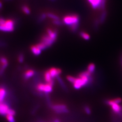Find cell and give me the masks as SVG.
<instances>
[{
    "instance_id": "9",
    "label": "cell",
    "mask_w": 122,
    "mask_h": 122,
    "mask_svg": "<svg viewBox=\"0 0 122 122\" xmlns=\"http://www.w3.org/2000/svg\"><path fill=\"white\" fill-rule=\"evenodd\" d=\"M35 74V72L34 70L29 69L25 72L24 75V78L25 80H28L32 77Z\"/></svg>"
},
{
    "instance_id": "22",
    "label": "cell",
    "mask_w": 122,
    "mask_h": 122,
    "mask_svg": "<svg viewBox=\"0 0 122 122\" xmlns=\"http://www.w3.org/2000/svg\"><path fill=\"white\" fill-rule=\"evenodd\" d=\"M18 61L20 63H23L24 61V56L23 54H20L18 57Z\"/></svg>"
},
{
    "instance_id": "3",
    "label": "cell",
    "mask_w": 122,
    "mask_h": 122,
    "mask_svg": "<svg viewBox=\"0 0 122 122\" xmlns=\"http://www.w3.org/2000/svg\"><path fill=\"white\" fill-rule=\"evenodd\" d=\"M51 108L57 113H67L69 112L67 106L63 104H58L52 105Z\"/></svg>"
},
{
    "instance_id": "19",
    "label": "cell",
    "mask_w": 122,
    "mask_h": 122,
    "mask_svg": "<svg viewBox=\"0 0 122 122\" xmlns=\"http://www.w3.org/2000/svg\"><path fill=\"white\" fill-rule=\"evenodd\" d=\"M76 78L75 77H73L72 76H68L67 77V80L69 82H70L71 83H73L75 82L76 80Z\"/></svg>"
},
{
    "instance_id": "21",
    "label": "cell",
    "mask_w": 122,
    "mask_h": 122,
    "mask_svg": "<svg viewBox=\"0 0 122 122\" xmlns=\"http://www.w3.org/2000/svg\"><path fill=\"white\" fill-rule=\"evenodd\" d=\"M15 114H16V112H15V110L14 109H12V108H10L7 111L6 115H10L15 116Z\"/></svg>"
},
{
    "instance_id": "24",
    "label": "cell",
    "mask_w": 122,
    "mask_h": 122,
    "mask_svg": "<svg viewBox=\"0 0 122 122\" xmlns=\"http://www.w3.org/2000/svg\"><path fill=\"white\" fill-rule=\"evenodd\" d=\"M113 100L114 102L116 104H118L122 102V99L119 98H117L114 99Z\"/></svg>"
},
{
    "instance_id": "4",
    "label": "cell",
    "mask_w": 122,
    "mask_h": 122,
    "mask_svg": "<svg viewBox=\"0 0 122 122\" xmlns=\"http://www.w3.org/2000/svg\"><path fill=\"white\" fill-rule=\"evenodd\" d=\"M41 42L44 43L48 48L54 44L55 41L47 34L43 35L41 38Z\"/></svg>"
},
{
    "instance_id": "10",
    "label": "cell",
    "mask_w": 122,
    "mask_h": 122,
    "mask_svg": "<svg viewBox=\"0 0 122 122\" xmlns=\"http://www.w3.org/2000/svg\"><path fill=\"white\" fill-rule=\"evenodd\" d=\"M30 50L32 53L35 56H39L41 53V50L36 45H32L30 47Z\"/></svg>"
},
{
    "instance_id": "27",
    "label": "cell",
    "mask_w": 122,
    "mask_h": 122,
    "mask_svg": "<svg viewBox=\"0 0 122 122\" xmlns=\"http://www.w3.org/2000/svg\"><path fill=\"white\" fill-rule=\"evenodd\" d=\"M53 122H60V121L58 119H55L54 120Z\"/></svg>"
},
{
    "instance_id": "2",
    "label": "cell",
    "mask_w": 122,
    "mask_h": 122,
    "mask_svg": "<svg viewBox=\"0 0 122 122\" xmlns=\"http://www.w3.org/2000/svg\"><path fill=\"white\" fill-rule=\"evenodd\" d=\"M15 28V22L12 20H6L5 24L0 25V31L5 32L13 31Z\"/></svg>"
},
{
    "instance_id": "18",
    "label": "cell",
    "mask_w": 122,
    "mask_h": 122,
    "mask_svg": "<svg viewBox=\"0 0 122 122\" xmlns=\"http://www.w3.org/2000/svg\"><path fill=\"white\" fill-rule=\"evenodd\" d=\"M14 116L10 115H6V118L8 122H16Z\"/></svg>"
},
{
    "instance_id": "11",
    "label": "cell",
    "mask_w": 122,
    "mask_h": 122,
    "mask_svg": "<svg viewBox=\"0 0 122 122\" xmlns=\"http://www.w3.org/2000/svg\"><path fill=\"white\" fill-rule=\"evenodd\" d=\"M6 95V91L5 88L0 87V103L3 102Z\"/></svg>"
},
{
    "instance_id": "26",
    "label": "cell",
    "mask_w": 122,
    "mask_h": 122,
    "mask_svg": "<svg viewBox=\"0 0 122 122\" xmlns=\"http://www.w3.org/2000/svg\"><path fill=\"white\" fill-rule=\"evenodd\" d=\"M6 21V20L3 18L0 17V25L4 24Z\"/></svg>"
},
{
    "instance_id": "28",
    "label": "cell",
    "mask_w": 122,
    "mask_h": 122,
    "mask_svg": "<svg viewBox=\"0 0 122 122\" xmlns=\"http://www.w3.org/2000/svg\"><path fill=\"white\" fill-rule=\"evenodd\" d=\"M2 7V2L0 1V9H1Z\"/></svg>"
},
{
    "instance_id": "15",
    "label": "cell",
    "mask_w": 122,
    "mask_h": 122,
    "mask_svg": "<svg viewBox=\"0 0 122 122\" xmlns=\"http://www.w3.org/2000/svg\"><path fill=\"white\" fill-rule=\"evenodd\" d=\"M36 46L39 49H40L41 51L44 50L45 49H47L48 48L47 47V46H46L44 43H42V42H40V43H38V44H36Z\"/></svg>"
},
{
    "instance_id": "12",
    "label": "cell",
    "mask_w": 122,
    "mask_h": 122,
    "mask_svg": "<svg viewBox=\"0 0 122 122\" xmlns=\"http://www.w3.org/2000/svg\"><path fill=\"white\" fill-rule=\"evenodd\" d=\"M44 79H45L46 82H47V83H49L53 80V79L51 77V75L50 74L49 70L45 71V72L44 73Z\"/></svg>"
},
{
    "instance_id": "14",
    "label": "cell",
    "mask_w": 122,
    "mask_h": 122,
    "mask_svg": "<svg viewBox=\"0 0 122 122\" xmlns=\"http://www.w3.org/2000/svg\"><path fill=\"white\" fill-rule=\"evenodd\" d=\"M57 78L58 81H59V83L60 85H61V87L63 88V89H64V90H67V87H66V86L65 83L63 81V80L62 79V78H61V77H60L59 76V77H57Z\"/></svg>"
},
{
    "instance_id": "25",
    "label": "cell",
    "mask_w": 122,
    "mask_h": 122,
    "mask_svg": "<svg viewBox=\"0 0 122 122\" xmlns=\"http://www.w3.org/2000/svg\"><path fill=\"white\" fill-rule=\"evenodd\" d=\"M53 22L54 24L58 25H60L62 24L61 22L59 20H53Z\"/></svg>"
},
{
    "instance_id": "20",
    "label": "cell",
    "mask_w": 122,
    "mask_h": 122,
    "mask_svg": "<svg viewBox=\"0 0 122 122\" xmlns=\"http://www.w3.org/2000/svg\"><path fill=\"white\" fill-rule=\"evenodd\" d=\"M47 16L53 20H59V17H58L57 15L51 13H49L47 15Z\"/></svg>"
},
{
    "instance_id": "23",
    "label": "cell",
    "mask_w": 122,
    "mask_h": 122,
    "mask_svg": "<svg viewBox=\"0 0 122 122\" xmlns=\"http://www.w3.org/2000/svg\"><path fill=\"white\" fill-rule=\"evenodd\" d=\"M84 110H85V112L87 114H91V109L88 106H85L84 107Z\"/></svg>"
},
{
    "instance_id": "13",
    "label": "cell",
    "mask_w": 122,
    "mask_h": 122,
    "mask_svg": "<svg viewBox=\"0 0 122 122\" xmlns=\"http://www.w3.org/2000/svg\"><path fill=\"white\" fill-rule=\"evenodd\" d=\"M95 70V66L94 63H90L88 65L87 70L89 72L92 74Z\"/></svg>"
},
{
    "instance_id": "1",
    "label": "cell",
    "mask_w": 122,
    "mask_h": 122,
    "mask_svg": "<svg viewBox=\"0 0 122 122\" xmlns=\"http://www.w3.org/2000/svg\"><path fill=\"white\" fill-rule=\"evenodd\" d=\"M63 23L70 27L73 25L79 24V18L77 15L76 14L68 15L64 16L63 19Z\"/></svg>"
},
{
    "instance_id": "8",
    "label": "cell",
    "mask_w": 122,
    "mask_h": 122,
    "mask_svg": "<svg viewBox=\"0 0 122 122\" xmlns=\"http://www.w3.org/2000/svg\"><path fill=\"white\" fill-rule=\"evenodd\" d=\"M47 34L55 42L56 41L58 36V33L56 30L48 28L47 29Z\"/></svg>"
},
{
    "instance_id": "16",
    "label": "cell",
    "mask_w": 122,
    "mask_h": 122,
    "mask_svg": "<svg viewBox=\"0 0 122 122\" xmlns=\"http://www.w3.org/2000/svg\"><path fill=\"white\" fill-rule=\"evenodd\" d=\"M80 36L85 40H89L90 39V36L89 34L85 32H81L80 33Z\"/></svg>"
},
{
    "instance_id": "5",
    "label": "cell",
    "mask_w": 122,
    "mask_h": 122,
    "mask_svg": "<svg viewBox=\"0 0 122 122\" xmlns=\"http://www.w3.org/2000/svg\"><path fill=\"white\" fill-rule=\"evenodd\" d=\"M49 71L51 77L53 79H54V78H57L62 72V71L60 69L55 68H52L49 69Z\"/></svg>"
},
{
    "instance_id": "7",
    "label": "cell",
    "mask_w": 122,
    "mask_h": 122,
    "mask_svg": "<svg viewBox=\"0 0 122 122\" xmlns=\"http://www.w3.org/2000/svg\"><path fill=\"white\" fill-rule=\"evenodd\" d=\"M10 108L5 103H0V115L4 116L6 115L7 113Z\"/></svg>"
},
{
    "instance_id": "17",
    "label": "cell",
    "mask_w": 122,
    "mask_h": 122,
    "mask_svg": "<svg viewBox=\"0 0 122 122\" xmlns=\"http://www.w3.org/2000/svg\"><path fill=\"white\" fill-rule=\"evenodd\" d=\"M22 10L24 13L27 14V15L29 14L30 13V9L28 7V6H27L26 5H23L22 7Z\"/></svg>"
},
{
    "instance_id": "6",
    "label": "cell",
    "mask_w": 122,
    "mask_h": 122,
    "mask_svg": "<svg viewBox=\"0 0 122 122\" xmlns=\"http://www.w3.org/2000/svg\"><path fill=\"white\" fill-rule=\"evenodd\" d=\"M93 8L95 9L103 5L104 0H87Z\"/></svg>"
}]
</instances>
